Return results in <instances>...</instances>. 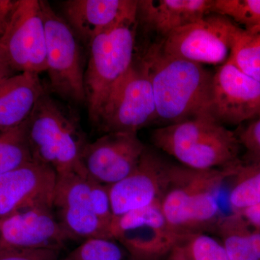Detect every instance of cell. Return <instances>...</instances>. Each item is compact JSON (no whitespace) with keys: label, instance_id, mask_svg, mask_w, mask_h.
I'll return each mask as SVG.
<instances>
[{"label":"cell","instance_id":"obj_1","mask_svg":"<svg viewBox=\"0 0 260 260\" xmlns=\"http://www.w3.org/2000/svg\"><path fill=\"white\" fill-rule=\"evenodd\" d=\"M140 66L151 83L157 121L162 126L210 114L214 73L203 64L166 55L156 43L148 48Z\"/></svg>","mask_w":260,"mask_h":260},{"label":"cell","instance_id":"obj_2","mask_svg":"<svg viewBox=\"0 0 260 260\" xmlns=\"http://www.w3.org/2000/svg\"><path fill=\"white\" fill-rule=\"evenodd\" d=\"M237 165L220 170H196L173 164L160 208L169 225L185 238L195 233L215 231L220 218L216 192Z\"/></svg>","mask_w":260,"mask_h":260},{"label":"cell","instance_id":"obj_3","mask_svg":"<svg viewBox=\"0 0 260 260\" xmlns=\"http://www.w3.org/2000/svg\"><path fill=\"white\" fill-rule=\"evenodd\" d=\"M155 148L196 170L229 169L241 161L237 135L204 114L152 132Z\"/></svg>","mask_w":260,"mask_h":260},{"label":"cell","instance_id":"obj_4","mask_svg":"<svg viewBox=\"0 0 260 260\" xmlns=\"http://www.w3.org/2000/svg\"><path fill=\"white\" fill-rule=\"evenodd\" d=\"M26 136L32 160L51 168L56 175L84 172L81 157L88 142L79 118L47 92L27 120Z\"/></svg>","mask_w":260,"mask_h":260},{"label":"cell","instance_id":"obj_5","mask_svg":"<svg viewBox=\"0 0 260 260\" xmlns=\"http://www.w3.org/2000/svg\"><path fill=\"white\" fill-rule=\"evenodd\" d=\"M137 25L138 19L124 22L88 43L85 87L89 119L93 124L113 85L133 64Z\"/></svg>","mask_w":260,"mask_h":260},{"label":"cell","instance_id":"obj_6","mask_svg":"<svg viewBox=\"0 0 260 260\" xmlns=\"http://www.w3.org/2000/svg\"><path fill=\"white\" fill-rule=\"evenodd\" d=\"M40 5L45 28L49 90L68 102H86L83 59L76 34L47 1L40 0Z\"/></svg>","mask_w":260,"mask_h":260},{"label":"cell","instance_id":"obj_7","mask_svg":"<svg viewBox=\"0 0 260 260\" xmlns=\"http://www.w3.org/2000/svg\"><path fill=\"white\" fill-rule=\"evenodd\" d=\"M156 121L151 83L140 64H133L111 88L93 124L103 135L138 133Z\"/></svg>","mask_w":260,"mask_h":260},{"label":"cell","instance_id":"obj_8","mask_svg":"<svg viewBox=\"0 0 260 260\" xmlns=\"http://www.w3.org/2000/svg\"><path fill=\"white\" fill-rule=\"evenodd\" d=\"M0 56L12 71H47L46 34L40 1L18 0L2 35Z\"/></svg>","mask_w":260,"mask_h":260},{"label":"cell","instance_id":"obj_9","mask_svg":"<svg viewBox=\"0 0 260 260\" xmlns=\"http://www.w3.org/2000/svg\"><path fill=\"white\" fill-rule=\"evenodd\" d=\"M110 235L129 260H166L184 239L168 223L160 202L114 217Z\"/></svg>","mask_w":260,"mask_h":260},{"label":"cell","instance_id":"obj_10","mask_svg":"<svg viewBox=\"0 0 260 260\" xmlns=\"http://www.w3.org/2000/svg\"><path fill=\"white\" fill-rule=\"evenodd\" d=\"M238 25L226 17L210 13L205 18L174 30L162 42L166 55L198 63H225L232 52Z\"/></svg>","mask_w":260,"mask_h":260},{"label":"cell","instance_id":"obj_11","mask_svg":"<svg viewBox=\"0 0 260 260\" xmlns=\"http://www.w3.org/2000/svg\"><path fill=\"white\" fill-rule=\"evenodd\" d=\"M209 114L224 126L260 118V82L243 73L230 56L213 74Z\"/></svg>","mask_w":260,"mask_h":260},{"label":"cell","instance_id":"obj_12","mask_svg":"<svg viewBox=\"0 0 260 260\" xmlns=\"http://www.w3.org/2000/svg\"><path fill=\"white\" fill-rule=\"evenodd\" d=\"M173 162L146 147L127 177L109 186L114 217L160 202L170 179Z\"/></svg>","mask_w":260,"mask_h":260},{"label":"cell","instance_id":"obj_13","mask_svg":"<svg viewBox=\"0 0 260 260\" xmlns=\"http://www.w3.org/2000/svg\"><path fill=\"white\" fill-rule=\"evenodd\" d=\"M53 209L73 240L112 239L109 229L94 213L88 176L85 172L57 176Z\"/></svg>","mask_w":260,"mask_h":260},{"label":"cell","instance_id":"obj_14","mask_svg":"<svg viewBox=\"0 0 260 260\" xmlns=\"http://www.w3.org/2000/svg\"><path fill=\"white\" fill-rule=\"evenodd\" d=\"M145 148L138 133L104 134L85 145L82 167L94 180L104 185H113L134 170Z\"/></svg>","mask_w":260,"mask_h":260},{"label":"cell","instance_id":"obj_15","mask_svg":"<svg viewBox=\"0 0 260 260\" xmlns=\"http://www.w3.org/2000/svg\"><path fill=\"white\" fill-rule=\"evenodd\" d=\"M73 240L54 213L53 207L39 206L20 210L3 219L0 247L57 249Z\"/></svg>","mask_w":260,"mask_h":260},{"label":"cell","instance_id":"obj_16","mask_svg":"<svg viewBox=\"0 0 260 260\" xmlns=\"http://www.w3.org/2000/svg\"><path fill=\"white\" fill-rule=\"evenodd\" d=\"M57 175L51 168L31 160L0 175V218L39 206L53 207Z\"/></svg>","mask_w":260,"mask_h":260},{"label":"cell","instance_id":"obj_17","mask_svg":"<svg viewBox=\"0 0 260 260\" xmlns=\"http://www.w3.org/2000/svg\"><path fill=\"white\" fill-rule=\"evenodd\" d=\"M61 5L67 23L88 44L99 34L138 19L137 0H68Z\"/></svg>","mask_w":260,"mask_h":260},{"label":"cell","instance_id":"obj_18","mask_svg":"<svg viewBox=\"0 0 260 260\" xmlns=\"http://www.w3.org/2000/svg\"><path fill=\"white\" fill-rule=\"evenodd\" d=\"M214 0H139L138 20L150 31L166 38L212 13Z\"/></svg>","mask_w":260,"mask_h":260},{"label":"cell","instance_id":"obj_19","mask_svg":"<svg viewBox=\"0 0 260 260\" xmlns=\"http://www.w3.org/2000/svg\"><path fill=\"white\" fill-rule=\"evenodd\" d=\"M47 92L36 73H20L0 81V131L22 125Z\"/></svg>","mask_w":260,"mask_h":260},{"label":"cell","instance_id":"obj_20","mask_svg":"<svg viewBox=\"0 0 260 260\" xmlns=\"http://www.w3.org/2000/svg\"><path fill=\"white\" fill-rule=\"evenodd\" d=\"M215 232L230 260H260L251 246V229L241 214L220 217Z\"/></svg>","mask_w":260,"mask_h":260},{"label":"cell","instance_id":"obj_21","mask_svg":"<svg viewBox=\"0 0 260 260\" xmlns=\"http://www.w3.org/2000/svg\"><path fill=\"white\" fill-rule=\"evenodd\" d=\"M229 202L233 213H241L260 201V160L239 162L234 175Z\"/></svg>","mask_w":260,"mask_h":260},{"label":"cell","instance_id":"obj_22","mask_svg":"<svg viewBox=\"0 0 260 260\" xmlns=\"http://www.w3.org/2000/svg\"><path fill=\"white\" fill-rule=\"evenodd\" d=\"M230 57L243 73L260 82V28L238 27Z\"/></svg>","mask_w":260,"mask_h":260},{"label":"cell","instance_id":"obj_23","mask_svg":"<svg viewBox=\"0 0 260 260\" xmlns=\"http://www.w3.org/2000/svg\"><path fill=\"white\" fill-rule=\"evenodd\" d=\"M26 122L10 130L0 143V175L32 160L27 140Z\"/></svg>","mask_w":260,"mask_h":260},{"label":"cell","instance_id":"obj_24","mask_svg":"<svg viewBox=\"0 0 260 260\" xmlns=\"http://www.w3.org/2000/svg\"><path fill=\"white\" fill-rule=\"evenodd\" d=\"M58 260H129L122 246L113 239H91L83 241Z\"/></svg>","mask_w":260,"mask_h":260},{"label":"cell","instance_id":"obj_25","mask_svg":"<svg viewBox=\"0 0 260 260\" xmlns=\"http://www.w3.org/2000/svg\"><path fill=\"white\" fill-rule=\"evenodd\" d=\"M212 13L226 17L244 29L260 28V0H214Z\"/></svg>","mask_w":260,"mask_h":260},{"label":"cell","instance_id":"obj_26","mask_svg":"<svg viewBox=\"0 0 260 260\" xmlns=\"http://www.w3.org/2000/svg\"><path fill=\"white\" fill-rule=\"evenodd\" d=\"M181 244L190 260H230L221 243L206 233L189 234Z\"/></svg>","mask_w":260,"mask_h":260},{"label":"cell","instance_id":"obj_27","mask_svg":"<svg viewBox=\"0 0 260 260\" xmlns=\"http://www.w3.org/2000/svg\"><path fill=\"white\" fill-rule=\"evenodd\" d=\"M88 176V175H87ZM90 200L94 213L101 222L109 229L112 223L113 215L112 203L109 194V186L94 180L88 176Z\"/></svg>","mask_w":260,"mask_h":260},{"label":"cell","instance_id":"obj_28","mask_svg":"<svg viewBox=\"0 0 260 260\" xmlns=\"http://www.w3.org/2000/svg\"><path fill=\"white\" fill-rule=\"evenodd\" d=\"M61 249H23L0 247V260H58Z\"/></svg>","mask_w":260,"mask_h":260},{"label":"cell","instance_id":"obj_29","mask_svg":"<svg viewBox=\"0 0 260 260\" xmlns=\"http://www.w3.org/2000/svg\"><path fill=\"white\" fill-rule=\"evenodd\" d=\"M242 146L245 148L247 160H260V118L237 134Z\"/></svg>","mask_w":260,"mask_h":260},{"label":"cell","instance_id":"obj_30","mask_svg":"<svg viewBox=\"0 0 260 260\" xmlns=\"http://www.w3.org/2000/svg\"><path fill=\"white\" fill-rule=\"evenodd\" d=\"M253 230L260 231V201L239 213Z\"/></svg>","mask_w":260,"mask_h":260},{"label":"cell","instance_id":"obj_31","mask_svg":"<svg viewBox=\"0 0 260 260\" xmlns=\"http://www.w3.org/2000/svg\"><path fill=\"white\" fill-rule=\"evenodd\" d=\"M166 260H190L186 255L184 248L181 244H178L174 248Z\"/></svg>","mask_w":260,"mask_h":260},{"label":"cell","instance_id":"obj_32","mask_svg":"<svg viewBox=\"0 0 260 260\" xmlns=\"http://www.w3.org/2000/svg\"><path fill=\"white\" fill-rule=\"evenodd\" d=\"M15 1L11 0H0V19H3L9 16Z\"/></svg>","mask_w":260,"mask_h":260},{"label":"cell","instance_id":"obj_33","mask_svg":"<svg viewBox=\"0 0 260 260\" xmlns=\"http://www.w3.org/2000/svg\"><path fill=\"white\" fill-rule=\"evenodd\" d=\"M250 240L253 250L260 259V231L251 229Z\"/></svg>","mask_w":260,"mask_h":260},{"label":"cell","instance_id":"obj_34","mask_svg":"<svg viewBox=\"0 0 260 260\" xmlns=\"http://www.w3.org/2000/svg\"><path fill=\"white\" fill-rule=\"evenodd\" d=\"M11 75H13V71L9 66L4 61H1L0 62V81Z\"/></svg>","mask_w":260,"mask_h":260},{"label":"cell","instance_id":"obj_35","mask_svg":"<svg viewBox=\"0 0 260 260\" xmlns=\"http://www.w3.org/2000/svg\"><path fill=\"white\" fill-rule=\"evenodd\" d=\"M9 16L5 18L0 19V36H1L3 32L4 31L5 25H6L7 21H8Z\"/></svg>","mask_w":260,"mask_h":260},{"label":"cell","instance_id":"obj_36","mask_svg":"<svg viewBox=\"0 0 260 260\" xmlns=\"http://www.w3.org/2000/svg\"><path fill=\"white\" fill-rule=\"evenodd\" d=\"M10 130L9 131L6 132H1L0 131V143L3 141L5 139V138L8 137V134H9Z\"/></svg>","mask_w":260,"mask_h":260},{"label":"cell","instance_id":"obj_37","mask_svg":"<svg viewBox=\"0 0 260 260\" xmlns=\"http://www.w3.org/2000/svg\"><path fill=\"white\" fill-rule=\"evenodd\" d=\"M3 218H0V225H1L2 221H3Z\"/></svg>","mask_w":260,"mask_h":260}]
</instances>
